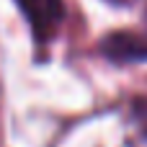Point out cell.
Returning <instances> with one entry per match:
<instances>
[{"instance_id": "obj_1", "label": "cell", "mask_w": 147, "mask_h": 147, "mask_svg": "<svg viewBox=\"0 0 147 147\" xmlns=\"http://www.w3.org/2000/svg\"><path fill=\"white\" fill-rule=\"evenodd\" d=\"M10 5L26 28L28 47H31V65L34 67L49 65L54 57V47L70 23V3L67 0H10Z\"/></svg>"}, {"instance_id": "obj_2", "label": "cell", "mask_w": 147, "mask_h": 147, "mask_svg": "<svg viewBox=\"0 0 147 147\" xmlns=\"http://www.w3.org/2000/svg\"><path fill=\"white\" fill-rule=\"evenodd\" d=\"M96 54L111 67H132L147 62V31L114 28L96 41Z\"/></svg>"}, {"instance_id": "obj_3", "label": "cell", "mask_w": 147, "mask_h": 147, "mask_svg": "<svg viewBox=\"0 0 147 147\" xmlns=\"http://www.w3.org/2000/svg\"><path fill=\"white\" fill-rule=\"evenodd\" d=\"M129 121L140 132V137L147 140V96H132L129 101Z\"/></svg>"}, {"instance_id": "obj_4", "label": "cell", "mask_w": 147, "mask_h": 147, "mask_svg": "<svg viewBox=\"0 0 147 147\" xmlns=\"http://www.w3.org/2000/svg\"><path fill=\"white\" fill-rule=\"evenodd\" d=\"M106 5H111V8H116V10H121V8H132L137 0H103Z\"/></svg>"}]
</instances>
